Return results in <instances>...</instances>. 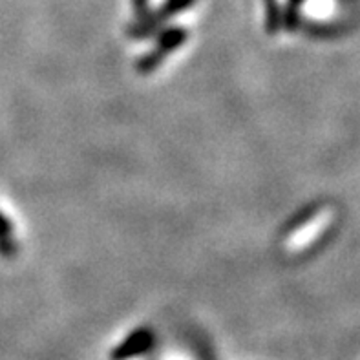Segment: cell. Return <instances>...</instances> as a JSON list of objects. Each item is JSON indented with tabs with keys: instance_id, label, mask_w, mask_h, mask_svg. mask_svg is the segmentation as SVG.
Wrapping results in <instances>:
<instances>
[{
	"instance_id": "8",
	"label": "cell",
	"mask_w": 360,
	"mask_h": 360,
	"mask_svg": "<svg viewBox=\"0 0 360 360\" xmlns=\"http://www.w3.org/2000/svg\"><path fill=\"white\" fill-rule=\"evenodd\" d=\"M17 242H15L11 234L9 236H2L0 238V256H4V258H9V256H13L17 252Z\"/></svg>"
},
{
	"instance_id": "1",
	"label": "cell",
	"mask_w": 360,
	"mask_h": 360,
	"mask_svg": "<svg viewBox=\"0 0 360 360\" xmlns=\"http://www.w3.org/2000/svg\"><path fill=\"white\" fill-rule=\"evenodd\" d=\"M155 342V335L152 329L141 328L136 329L132 333L124 338L123 342L115 346L110 353V359L112 360H130L134 356H139L143 353L150 352L152 346Z\"/></svg>"
},
{
	"instance_id": "2",
	"label": "cell",
	"mask_w": 360,
	"mask_h": 360,
	"mask_svg": "<svg viewBox=\"0 0 360 360\" xmlns=\"http://www.w3.org/2000/svg\"><path fill=\"white\" fill-rule=\"evenodd\" d=\"M163 26L165 20L158 15V11H150L143 17H136V20L127 27V35L136 41H143V39L158 35Z\"/></svg>"
},
{
	"instance_id": "9",
	"label": "cell",
	"mask_w": 360,
	"mask_h": 360,
	"mask_svg": "<svg viewBox=\"0 0 360 360\" xmlns=\"http://www.w3.org/2000/svg\"><path fill=\"white\" fill-rule=\"evenodd\" d=\"M132 6L136 17H143V15L150 13L152 11L150 6H148V0H132Z\"/></svg>"
},
{
	"instance_id": "4",
	"label": "cell",
	"mask_w": 360,
	"mask_h": 360,
	"mask_svg": "<svg viewBox=\"0 0 360 360\" xmlns=\"http://www.w3.org/2000/svg\"><path fill=\"white\" fill-rule=\"evenodd\" d=\"M165 59H167V55L161 50H158V48H154V50L146 51L145 55H141V57L137 59L136 70L139 73H143V75H148V73L155 72V70L160 68L161 64L165 63Z\"/></svg>"
},
{
	"instance_id": "7",
	"label": "cell",
	"mask_w": 360,
	"mask_h": 360,
	"mask_svg": "<svg viewBox=\"0 0 360 360\" xmlns=\"http://www.w3.org/2000/svg\"><path fill=\"white\" fill-rule=\"evenodd\" d=\"M194 2L196 0H165V4L158 9V15L167 22L174 15L181 13V11L188 9L191 6H194Z\"/></svg>"
},
{
	"instance_id": "3",
	"label": "cell",
	"mask_w": 360,
	"mask_h": 360,
	"mask_svg": "<svg viewBox=\"0 0 360 360\" xmlns=\"http://www.w3.org/2000/svg\"><path fill=\"white\" fill-rule=\"evenodd\" d=\"M187 39L188 32L183 26L161 27L158 35H155V48L163 51L165 55H170L172 51L179 50Z\"/></svg>"
},
{
	"instance_id": "10",
	"label": "cell",
	"mask_w": 360,
	"mask_h": 360,
	"mask_svg": "<svg viewBox=\"0 0 360 360\" xmlns=\"http://www.w3.org/2000/svg\"><path fill=\"white\" fill-rule=\"evenodd\" d=\"M11 233H13V225H11V221H9L4 212H0V238L9 236Z\"/></svg>"
},
{
	"instance_id": "6",
	"label": "cell",
	"mask_w": 360,
	"mask_h": 360,
	"mask_svg": "<svg viewBox=\"0 0 360 360\" xmlns=\"http://www.w3.org/2000/svg\"><path fill=\"white\" fill-rule=\"evenodd\" d=\"M306 0H288L285 9L282 11V26L288 32H295L300 24V8Z\"/></svg>"
},
{
	"instance_id": "5",
	"label": "cell",
	"mask_w": 360,
	"mask_h": 360,
	"mask_svg": "<svg viewBox=\"0 0 360 360\" xmlns=\"http://www.w3.org/2000/svg\"><path fill=\"white\" fill-rule=\"evenodd\" d=\"M265 2V32L276 35L282 27V8L276 0H264Z\"/></svg>"
}]
</instances>
